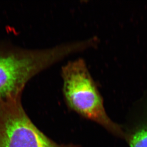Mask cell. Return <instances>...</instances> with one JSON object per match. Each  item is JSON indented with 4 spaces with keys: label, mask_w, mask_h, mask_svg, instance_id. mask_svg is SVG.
Returning a JSON list of instances; mask_svg holds the SVG:
<instances>
[{
    "label": "cell",
    "mask_w": 147,
    "mask_h": 147,
    "mask_svg": "<svg viewBox=\"0 0 147 147\" xmlns=\"http://www.w3.org/2000/svg\"><path fill=\"white\" fill-rule=\"evenodd\" d=\"M74 53L69 43L28 49L0 42V100L22 96L25 85L33 77Z\"/></svg>",
    "instance_id": "1"
},
{
    "label": "cell",
    "mask_w": 147,
    "mask_h": 147,
    "mask_svg": "<svg viewBox=\"0 0 147 147\" xmlns=\"http://www.w3.org/2000/svg\"><path fill=\"white\" fill-rule=\"evenodd\" d=\"M0 147H74L59 144L34 125L22 107L21 97L0 100Z\"/></svg>",
    "instance_id": "3"
},
{
    "label": "cell",
    "mask_w": 147,
    "mask_h": 147,
    "mask_svg": "<svg viewBox=\"0 0 147 147\" xmlns=\"http://www.w3.org/2000/svg\"><path fill=\"white\" fill-rule=\"evenodd\" d=\"M123 129L129 147H147V111L135 114Z\"/></svg>",
    "instance_id": "4"
},
{
    "label": "cell",
    "mask_w": 147,
    "mask_h": 147,
    "mask_svg": "<svg viewBox=\"0 0 147 147\" xmlns=\"http://www.w3.org/2000/svg\"><path fill=\"white\" fill-rule=\"evenodd\" d=\"M61 76L63 93L70 108L125 139L123 128L107 115L102 97L84 59L78 58L67 62L62 68Z\"/></svg>",
    "instance_id": "2"
}]
</instances>
